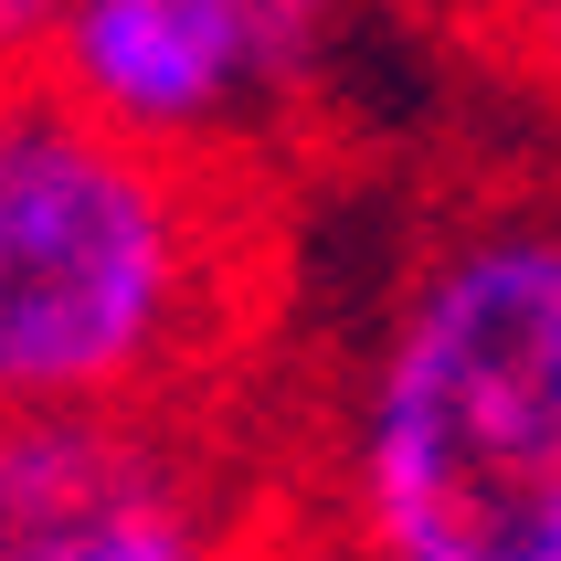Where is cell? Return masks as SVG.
<instances>
[{
    "label": "cell",
    "mask_w": 561,
    "mask_h": 561,
    "mask_svg": "<svg viewBox=\"0 0 561 561\" xmlns=\"http://www.w3.org/2000/svg\"><path fill=\"white\" fill-rule=\"evenodd\" d=\"M286 308V149H170L0 85V413L254 403Z\"/></svg>",
    "instance_id": "cell-1"
},
{
    "label": "cell",
    "mask_w": 561,
    "mask_h": 561,
    "mask_svg": "<svg viewBox=\"0 0 561 561\" xmlns=\"http://www.w3.org/2000/svg\"><path fill=\"white\" fill-rule=\"evenodd\" d=\"M340 508L360 561H561V202H488L413 244Z\"/></svg>",
    "instance_id": "cell-2"
},
{
    "label": "cell",
    "mask_w": 561,
    "mask_h": 561,
    "mask_svg": "<svg viewBox=\"0 0 561 561\" xmlns=\"http://www.w3.org/2000/svg\"><path fill=\"white\" fill-rule=\"evenodd\" d=\"M286 488L222 413H0V561H265Z\"/></svg>",
    "instance_id": "cell-3"
},
{
    "label": "cell",
    "mask_w": 561,
    "mask_h": 561,
    "mask_svg": "<svg viewBox=\"0 0 561 561\" xmlns=\"http://www.w3.org/2000/svg\"><path fill=\"white\" fill-rule=\"evenodd\" d=\"M329 0H75L43 85L170 149H286L276 117L318 75Z\"/></svg>",
    "instance_id": "cell-4"
},
{
    "label": "cell",
    "mask_w": 561,
    "mask_h": 561,
    "mask_svg": "<svg viewBox=\"0 0 561 561\" xmlns=\"http://www.w3.org/2000/svg\"><path fill=\"white\" fill-rule=\"evenodd\" d=\"M456 32L561 117V0H456Z\"/></svg>",
    "instance_id": "cell-5"
},
{
    "label": "cell",
    "mask_w": 561,
    "mask_h": 561,
    "mask_svg": "<svg viewBox=\"0 0 561 561\" xmlns=\"http://www.w3.org/2000/svg\"><path fill=\"white\" fill-rule=\"evenodd\" d=\"M75 0H0V85H32L54 64V32Z\"/></svg>",
    "instance_id": "cell-6"
},
{
    "label": "cell",
    "mask_w": 561,
    "mask_h": 561,
    "mask_svg": "<svg viewBox=\"0 0 561 561\" xmlns=\"http://www.w3.org/2000/svg\"><path fill=\"white\" fill-rule=\"evenodd\" d=\"M265 561H276V551H265Z\"/></svg>",
    "instance_id": "cell-7"
}]
</instances>
